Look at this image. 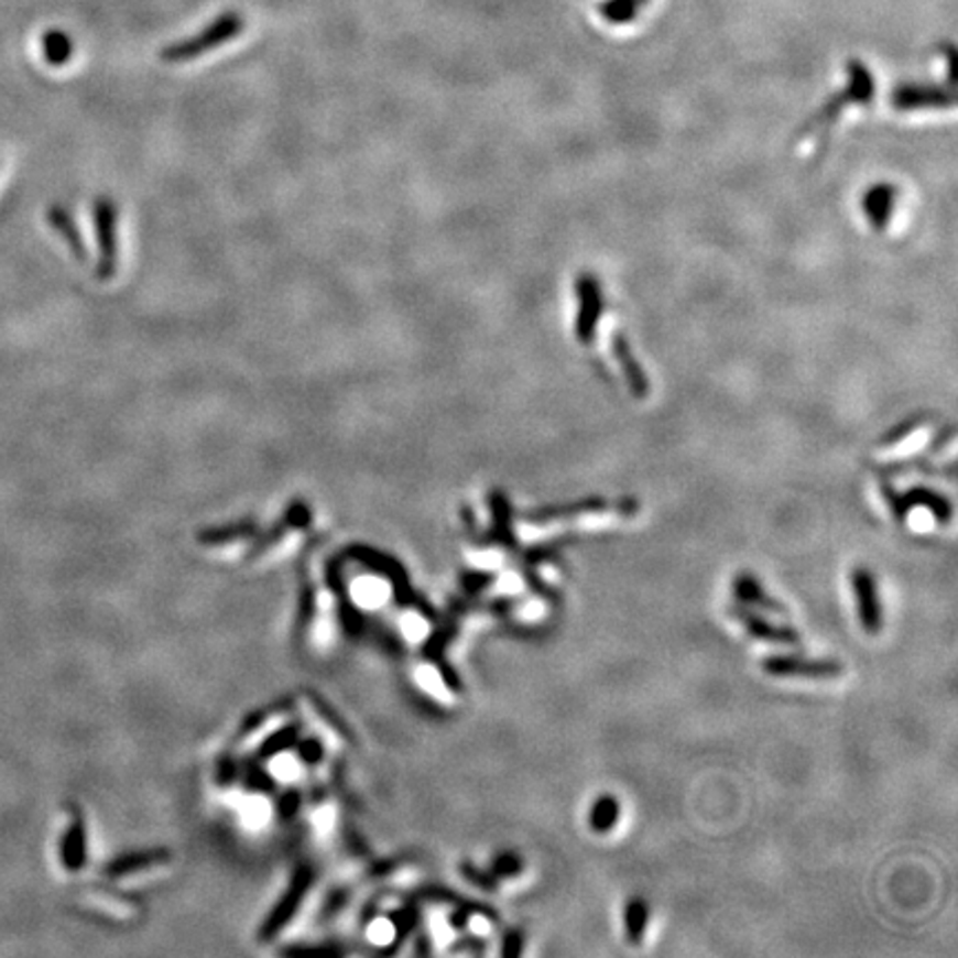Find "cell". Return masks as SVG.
<instances>
[{"label":"cell","instance_id":"obj_1","mask_svg":"<svg viewBox=\"0 0 958 958\" xmlns=\"http://www.w3.org/2000/svg\"><path fill=\"white\" fill-rule=\"evenodd\" d=\"M242 30H244L242 17L238 12H227V14L218 17L214 23H209L194 39H187V41H181V43L165 47L160 56H163L165 63H187V61L200 58L207 52L233 41Z\"/></svg>","mask_w":958,"mask_h":958},{"label":"cell","instance_id":"obj_2","mask_svg":"<svg viewBox=\"0 0 958 958\" xmlns=\"http://www.w3.org/2000/svg\"><path fill=\"white\" fill-rule=\"evenodd\" d=\"M761 668L770 677L783 679H837L843 675V664L835 660H806L794 655H770L761 662Z\"/></svg>","mask_w":958,"mask_h":958},{"label":"cell","instance_id":"obj_3","mask_svg":"<svg viewBox=\"0 0 958 958\" xmlns=\"http://www.w3.org/2000/svg\"><path fill=\"white\" fill-rule=\"evenodd\" d=\"M881 491H883L885 504L894 513V520L901 524L907 520L912 509H927L938 524H947L951 520V504L932 489L916 487V489H910L905 493H896L892 487L883 485Z\"/></svg>","mask_w":958,"mask_h":958},{"label":"cell","instance_id":"obj_4","mask_svg":"<svg viewBox=\"0 0 958 958\" xmlns=\"http://www.w3.org/2000/svg\"><path fill=\"white\" fill-rule=\"evenodd\" d=\"M730 614L750 636L759 639V642L776 644V646H798L802 644V634H798L794 628L772 623L768 617L754 612L748 606L734 603V606H730Z\"/></svg>","mask_w":958,"mask_h":958},{"label":"cell","instance_id":"obj_5","mask_svg":"<svg viewBox=\"0 0 958 958\" xmlns=\"http://www.w3.org/2000/svg\"><path fill=\"white\" fill-rule=\"evenodd\" d=\"M94 222L100 244L98 277L109 280L116 273V205L107 198L94 203Z\"/></svg>","mask_w":958,"mask_h":958},{"label":"cell","instance_id":"obj_6","mask_svg":"<svg viewBox=\"0 0 958 958\" xmlns=\"http://www.w3.org/2000/svg\"><path fill=\"white\" fill-rule=\"evenodd\" d=\"M852 581V590L857 597V610H859V619L861 625L868 634H877L883 628V610H881V599H879V588H877V579L868 568H857L850 577Z\"/></svg>","mask_w":958,"mask_h":958},{"label":"cell","instance_id":"obj_7","mask_svg":"<svg viewBox=\"0 0 958 958\" xmlns=\"http://www.w3.org/2000/svg\"><path fill=\"white\" fill-rule=\"evenodd\" d=\"M612 509L610 502L601 500V498H588L581 502H573V504H562V507H544L537 511H531L524 515V520L529 524H555V522H566V520H575L581 515H597Z\"/></svg>","mask_w":958,"mask_h":958},{"label":"cell","instance_id":"obj_8","mask_svg":"<svg viewBox=\"0 0 958 958\" xmlns=\"http://www.w3.org/2000/svg\"><path fill=\"white\" fill-rule=\"evenodd\" d=\"M732 590H734L737 603H741V606L761 608V610L774 612V614H787V608L783 606V601L768 595V590L761 586V581L752 573H739L734 584H732Z\"/></svg>","mask_w":958,"mask_h":958},{"label":"cell","instance_id":"obj_9","mask_svg":"<svg viewBox=\"0 0 958 958\" xmlns=\"http://www.w3.org/2000/svg\"><path fill=\"white\" fill-rule=\"evenodd\" d=\"M577 291H579V323H577V334L581 342H590L592 340V331L597 325V315L601 311V293L597 282L590 275H581L577 282Z\"/></svg>","mask_w":958,"mask_h":958},{"label":"cell","instance_id":"obj_10","mask_svg":"<svg viewBox=\"0 0 958 958\" xmlns=\"http://www.w3.org/2000/svg\"><path fill=\"white\" fill-rule=\"evenodd\" d=\"M954 96L949 89L938 87H921V85H905L894 91V105L899 109H923V107H943L951 105Z\"/></svg>","mask_w":958,"mask_h":958},{"label":"cell","instance_id":"obj_11","mask_svg":"<svg viewBox=\"0 0 958 958\" xmlns=\"http://www.w3.org/2000/svg\"><path fill=\"white\" fill-rule=\"evenodd\" d=\"M623 921H625V938L630 945H642L646 929H649V921H651V907L646 903V899L642 896H632L625 903L623 910Z\"/></svg>","mask_w":958,"mask_h":958},{"label":"cell","instance_id":"obj_12","mask_svg":"<svg viewBox=\"0 0 958 958\" xmlns=\"http://www.w3.org/2000/svg\"><path fill=\"white\" fill-rule=\"evenodd\" d=\"M619 817H621L619 798L614 794H599L597 802L590 808L588 826L597 835H608L619 824Z\"/></svg>","mask_w":958,"mask_h":958},{"label":"cell","instance_id":"obj_13","mask_svg":"<svg viewBox=\"0 0 958 958\" xmlns=\"http://www.w3.org/2000/svg\"><path fill=\"white\" fill-rule=\"evenodd\" d=\"M47 222L61 233V238L69 244V249H72V253L78 258V260H87V247H85V240H83V236H80V231H78V227H76V222H74V218L69 216V211L65 209V207H50V211H47Z\"/></svg>","mask_w":958,"mask_h":958},{"label":"cell","instance_id":"obj_14","mask_svg":"<svg viewBox=\"0 0 958 958\" xmlns=\"http://www.w3.org/2000/svg\"><path fill=\"white\" fill-rule=\"evenodd\" d=\"M353 601L364 610L382 608L391 597V586L380 577H360L353 581Z\"/></svg>","mask_w":958,"mask_h":958},{"label":"cell","instance_id":"obj_15","mask_svg":"<svg viewBox=\"0 0 958 958\" xmlns=\"http://www.w3.org/2000/svg\"><path fill=\"white\" fill-rule=\"evenodd\" d=\"M491 511H493V537L498 544L507 548H515L518 540L513 533V511L504 493L491 496Z\"/></svg>","mask_w":958,"mask_h":958},{"label":"cell","instance_id":"obj_16","mask_svg":"<svg viewBox=\"0 0 958 958\" xmlns=\"http://www.w3.org/2000/svg\"><path fill=\"white\" fill-rule=\"evenodd\" d=\"M892 203H894V189L892 187L881 185V187H874L868 194V198H866V211H868V218L872 220V225L877 229H883L885 222L890 220Z\"/></svg>","mask_w":958,"mask_h":958},{"label":"cell","instance_id":"obj_17","mask_svg":"<svg viewBox=\"0 0 958 958\" xmlns=\"http://www.w3.org/2000/svg\"><path fill=\"white\" fill-rule=\"evenodd\" d=\"M43 47H45V58L52 65H65L72 58V52H74L72 39L67 34H63V32H47L45 41H43Z\"/></svg>","mask_w":958,"mask_h":958},{"label":"cell","instance_id":"obj_18","mask_svg":"<svg viewBox=\"0 0 958 958\" xmlns=\"http://www.w3.org/2000/svg\"><path fill=\"white\" fill-rule=\"evenodd\" d=\"M562 546H564L562 542H551V544H537V546L526 548V551L522 553L524 568H535V566H540V564H544V562H555V559L559 557Z\"/></svg>","mask_w":958,"mask_h":958},{"label":"cell","instance_id":"obj_19","mask_svg":"<svg viewBox=\"0 0 958 958\" xmlns=\"http://www.w3.org/2000/svg\"><path fill=\"white\" fill-rule=\"evenodd\" d=\"M242 819L249 828H262L269 821V806L262 796H249L242 808Z\"/></svg>","mask_w":958,"mask_h":958},{"label":"cell","instance_id":"obj_20","mask_svg":"<svg viewBox=\"0 0 958 958\" xmlns=\"http://www.w3.org/2000/svg\"><path fill=\"white\" fill-rule=\"evenodd\" d=\"M271 774L277 776L282 783H291L300 776V763L293 756H280L271 763Z\"/></svg>","mask_w":958,"mask_h":958},{"label":"cell","instance_id":"obj_21","mask_svg":"<svg viewBox=\"0 0 958 958\" xmlns=\"http://www.w3.org/2000/svg\"><path fill=\"white\" fill-rule=\"evenodd\" d=\"M522 870H524V863H522V859L518 854H502L493 863V872L498 877H504V879L518 877V874H522Z\"/></svg>","mask_w":958,"mask_h":958},{"label":"cell","instance_id":"obj_22","mask_svg":"<svg viewBox=\"0 0 958 958\" xmlns=\"http://www.w3.org/2000/svg\"><path fill=\"white\" fill-rule=\"evenodd\" d=\"M522 949H524V934H522V929H511L507 934V938H504L502 954L504 956H520Z\"/></svg>","mask_w":958,"mask_h":958},{"label":"cell","instance_id":"obj_23","mask_svg":"<svg viewBox=\"0 0 958 958\" xmlns=\"http://www.w3.org/2000/svg\"><path fill=\"white\" fill-rule=\"evenodd\" d=\"M369 936L373 943H391L393 938V923L391 921H375L369 929Z\"/></svg>","mask_w":958,"mask_h":958},{"label":"cell","instance_id":"obj_24","mask_svg":"<svg viewBox=\"0 0 958 958\" xmlns=\"http://www.w3.org/2000/svg\"><path fill=\"white\" fill-rule=\"evenodd\" d=\"M402 630H404L406 639L409 636H417V634L424 632V619L417 617V614H404L402 617Z\"/></svg>","mask_w":958,"mask_h":958},{"label":"cell","instance_id":"obj_25","mask_svg":"<svg viewBox=\"0 0 958 958\" xmlns=\"http://www.w3.org/2000/svg\"><path fill=\"white\" fill-rule=\"evenodd\" d=\"M642 3H644V6H649V0H642Z\"/></svg>","mask_w":958,"mask_h":958}]
</instances>
